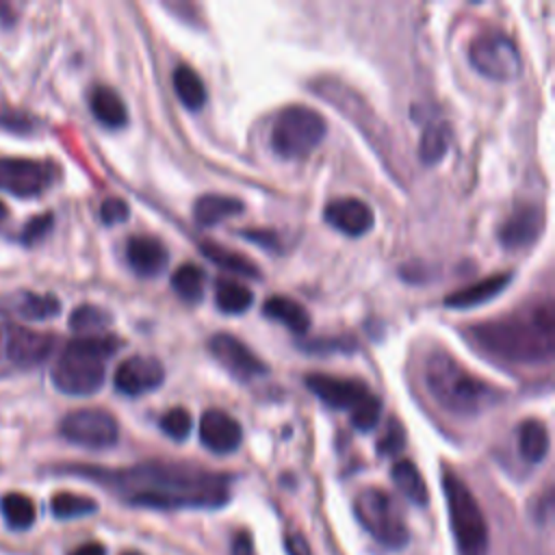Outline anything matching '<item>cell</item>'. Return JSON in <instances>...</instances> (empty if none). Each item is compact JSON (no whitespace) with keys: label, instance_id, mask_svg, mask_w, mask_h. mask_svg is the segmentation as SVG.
<instances>
[{"label":"cell","instance_id":"1","mask_svg":"<svg viewBox=\"0 0 555 555\" xmlns=\"http://www.w3.org/2000/svg\"><path fill=\"white\" fill-rule=\"evenodd\" d=\"M76 473L100 481L119 499L156 509L219 507L230 499V479L180 462H145L124 470L80 466Z\"/></svg>","mask_w":555,"mask_h":555},{"label":"cell","instance_id":"9","mask_svg":"<svg viewBox=\"0 0 555 555\" xmlns=\"http://www.w3.org/2000/svg\"><path fill=\"white\" fill-rule=\"evenodd\" d=\"M61 436L85 449H108L119 440L115 416L102 408H78L61 421Z\"/></svg>","mask_w":555,"mask_h":555},{"label":"cell","instance_id":"11","mask_svg":"<svg viewBox=\"0 0 555 555\" xmlns=\"http://www.w3.org/2000/svg\"><path fill=\"white\" fill-rule=\"evenodd\" d=\"M208 349L217 358V362L238 382H249L269 371L267 364L243 340H238L232 334H215L208 343Z\"/></svg>","mask_w":555,"mask_h":555},{"label":"cell","instance_id":"5","mask_svg":"<svg viewBox=\"0 0 555 555\" xmlns=\"http://www.w3.org/2000/svg\"><path fill=\"white\" fill-rule=\"evenodd\" d=\"M442 492L449 509V522L460 555L488 553V525L481 507L468 486L449 468L442 473Z\"/></svg>","mask_w":555,"mask_h":555},{"label":"cell","instance_id":"42","mask_svg":"<svg viewBox=\"0 0 555 555\" xmlns=\"http://www.w3.org/2000/svg\"><path fill=\"white\" fill-rule=\"evenodd\" d=\"M232 553L234 555H254V544H251V535L247 531L236 533L234 544H232Z\"/></svg>","mask_w":555,"mask_h":555},{"label":"cell","instance_id":"37","mask_svg":"<svg viewBox=\"0 0 555 555\" xmlns=\"http://www.w3.org/2000/svg\"><path fill=\"white\" fill-rule=\"evenodd\" d=\"M299 349L308 353H347L356 349V343L351 338H310L299 343Z\"/></svg>","mask_w":555,"mask_h":555},{"label":"cell","instance_id":"25","mask_svg":"<svg viewBox=\"0 0 555 555\" xmlns=\"http://www.w3.org/2000/svg\"><path fill=\"white\" fill-rule=\"evenodd\" d=\"M390 477L392 483L397 486V490L414 505H427L429 501V490L427 483L421 475V470L414 466V462L410 460H397L390 468Z\"/></svg>","mask_w":555,"mask_h":555},{"label":"cell","instance_id":"14","mask_svg":"<svg viewBox=\"0 0 555 555\" xmlns=\"http://www.w3.org/2000/svg\"><path fill=\"white\" fill-rule=\"evenodd\" d=\"M323 217L334 230L347 236H362L375 223V215L371 206L358 197H338L327 202Z\"/></svg>","mask_w":555,"mask_h":555},{"label":"cell","instance_id":"45","mask_svg":"<svg viewBox=\"0 0 555 555\" xmlns=\"http://www.w3.org/2000/svg\"><path fill=\"white\" fill-rule=\"evenodd\" d=\"M121 555H141V553H137V551H126V553H121Z\"/></svg>","mask_w":555,"mask_h":555},{"label":"cell","instance_id":"16","mask_svg":"<svg viewBox=\"0 0 555 555\" xmlns=\"http://www.w3.org/2000/svg\"><path fill=\"white\" fill-rule=\"evenodd\" d=\"M544 225V212L540 206L525 204L518 206L501 225L499 230V241L507 249H520L531 245Z\"/></svg>","mask_w":555,"mask_h":555},{"label":"cell","instance_id":"22","mask_svg":"<svg viewBox=\"0 0 555 555\" xmlns=\"http://www.w3.org/2000/svg\"><path fill=\"white\" fill-rule=\"evenodd\" d=\"M516 442L522 460H527L529 464H538L548 453V429L542 421L527 418L516 429Z\"/></svg>","mask_w":555,"mask_h":555},{"label":"cell","instance_id":"30","mask_svg":"<svg viewBox=\"0 0 555 555\" xmlns=\"http://www.w3.org/2000/svg\"><path fill=\"white\" fill-rule=\"evenodd\" d=\"M0 509H2V516H4V522L11 527V529H28L35 518H37V509H35V503L22 494V492H9L2 496L0 501Z\"/></svg>","mask_w":555,"mask_h":555},{"label":"cell","instance_id":"35","mask_svg":"<svg viewBox=\"0 0 555 555\" xmlns=\"http://www.w3.org/2000/svg\"><path fill=\"white\" fill-rule=\"evenodd\" d=\"M379 418H382V401L375 395L366 397L362 403H358L351 410V425L360 431H371L373 427H377Z\"/></svg>","mask_w":555,"mask_h":555},{"label":"cell","instance_id":"29","mask_svg":"<svg viewBox=\"0 0 555 555\" xmlns=\"http://www.w3.org/2000/svg\"><path fill=\"white\" fill-rule=\"evenodd\" d=\"M451 143V132L449 126L444 121H431L418 141V156L425 165H434L438 160H442V156L447 154Z\"/></svg>","mask_w":555,"mask_h":555},{"label":"cell","instance_id":"3","mask_svg":"<svg viewBox=\"0 0 555 555\" xmlns=\"http://www.w3.org/2000/svg\"><path fill=\"white\" fill-rule=\"evenodd\" d=\"M425 384L436 403L457 416L481 414L503 399L496 386L473 375L453 356L440 349L431 351L427 358Z\"/></svg>","mask_w":555,"mask_h":555},{"label":"cell","instance_id":"17","mask_svg":"<svg viewBox=\"0 0 555 555\" xmlns=\"http://www.w3.org/2000/svg\"><path fill=\"white\" fill-rule=\"evenodd\" d=\"M54 336L43 332H33L26 327H13L7 340V356L22 369L41 364L54 349Z\"/></svg>","mask_w":555,"mask_h":555},{"label":"cell","instance_id":"8","mask_svg":"<svg viewBox=\"0 0 555 555\" xmlns=\"http://www.w3.org/2000/svg\"><path fill=\"white\" fill-rule=\"evenodd\" d=\"M470 65L496 82L514 80L522 74V59L516 43L501 33H481L468 46Z\"/></svg>","mask_w":555,"mask_h":555},{"label":"cell","instance_id":"18","mask_svg":"<svg viewBox=\"0 0 555 555\" xmlns=\"http://www.w3.org/2000/svg\"><path fill=\"white\" fill-rule=\"evenodd\" d=\"M126 260L130 269L141 275V278H154L158 275L167 262H169V251L167 247L154 238V236H130L126 243Z\"/></svg>","mask_w":555,"mask_h":555},{"label":"cell","instance_id":"38","mask_svg":"<svg viewBox=\"0 0 555 555\" xmlns=\"http://www.w3.org/2000/svg\"><path fill=\"white\" fill-rule=\"evenodd\" d=\"M128 204L121 199V197H106L100 206V219L106 223V225H115V223H121L128 219Z\"/></svg>","mask_w":555,"mask_h":555},{"label":"cell","instance_id":"39","mask_svg":"<svg viewBox=\"0 0 555 555\" xmlns=\"http://www.w3.org/2000/svg\"><path fill=\"white\" fill-rule=\"evenodd\" d=\"M52 228V215L46 212V215H39L35 219H30L22 232V241L24 243H35L39 238H43V234Z\"/></svg>","mask_w":555,"mask_h":555},{"label":"cell","instance_id":"31","mask_svg":"<svg viewBox=\"0 0 555 555\" xmlns=\"http://www.w3.org/2000/svg\"><path fill=\"white\" fill-rule=\"evenodd\" d=\"M111 323H113V317L108 314V310L93 304H82L74 308L69 314V327L80 336L104 334V327H108Z\"/></svg>","mask_w":555,"mask_h":555},{"label":"cell","instance_id":"13","mask_svg":"<svg viewBox=\"0 0 555 555\" xmlns=\"http://www.w3.org/2000/svg\"><path fill=\"white\" fill-rule=\"evenodd\" d=\"M165 379L163 364L152 356H130L115 369V388L126 397L156 390Z\"/></svg>","mask_w":555,"mask_h":555},{"label":"cell","instance_id":"34","mask_svg":"<svg viewBox=\"0 0 555 555\" xmlns=\"http://www.w3.org/2000/svg\"><path fill=\"white\" fill-rule=\"evenodd\" d=\"M160 429L165 431V436H169L171 440H184L191 434V425L193 418L189 414V410L184 408H171L160 416Z\"/></svg>","mask_w":555,"mask_h":555},{"label":"cell","instance_id":"32","mask_svg":"<svg viewBox=\"0 0 555 555\" xmlns=\"http://www.w3.org/2000/svg\"><path fill=\"white\" fill-rule=\"evenodd\" d=\"M50 507L56 518L67 520V518H80V516L93 514L98 509V503L76 492H56L50 501Z\"/></svg>","mask_w":555,"mask_h":555},{"label":"cell","instance_id":"2","mask_svg":"<svg viewBox=\"0 0 555 555\" xmlns=\"http://www.w3.org/2000/svg\"><path fill=\"white\" fill-rule=\"evenodd\" d=\"M553 304L542 301L529 314H512L475 323L466 336L488 356L501 362L538 364L553 356L555 347Z\"/></svg>","mask_w":555,"mask_h":555},{"label":"cell","instance_id":"27","mask_svg":"<svg viewBox=\"0 0 555 555\" xmlns=\"http://www.w3.org/2000/svg\"><path fill=\"white\" fill-rule=\"evenodd\" d=\"M215 304L225 314H238L254 304V295L241 282L230 278H219L215 284Z\"/></svg>","mask_w":555,"mask_h":555},{"label":"cell","instance_id":"4","mask_svg":"<svg viewBox=\"0 0 555 555\" xmlns=\"http://www.w3.org/2000/svg\"><path fill=\"white\" fill-rule=\"evenodd\" d=\"M121 340L113 334L78 336L67 343L56 364L52 366L54 386L74 397L93 395L102 388L106 375V360L115 356Z\"/></svg>","mask_w":555,"mask_h":555},{"label":"cell","instance_id":"15","mask_svg":"<svg viewBox=\"0 0 555 555\" xmlns=\"http://www.w3.org/2000/svg\"><path fill=\"white\" fill-rule=\"evenodd\" d=\"M199 440L212 453H232L243 440V429L234 416L223 410H206L199 418Z\"/></svg>","mask_w":555,"mask_h":555},{"label":"cell","instance_id":"12","mask_svg":"<svg viewBox=\"0 0 555 555\" xmlns=\"http://www.w3.org/2000/svg\"><path fill=\"white\" fill-rule=\"evenodd\" d=\"M306 386L312 395H317L325 405L334 410H353L366 397H371V388L362 379L340 377L330 373H308Z\"/></svg>","mask_w":555,"mask_h":555},{"label":"cell","instance_id":"24","mask_svg":"<svg viewBox=\"0 0 555 555\" xmlns=\"http://www.w3.org/2000/svg\"><path fill=\"white\" fill-rule=\"evenodd\" d=\"M199 251L217 267L230 271V273H236L241 278H251V280H258L260 278V269L243 254L230 249V247H223L215 241H202L199 243Z\"/></svg>","mask_w":555,"mask_h":555},{"label":"cell","instance_id":"6","mask_svg":"<svg viewBox=\"0 0 555 555\" xmlns=\"http://www.w3.org/2000/svg\"><path fill=\"white\" fill-rule=\"evenodd\" d=\"M325 117L304 104H291L282 108L271 128V147L282 158L308 156L325 137Z\"/></svg>","mask_w":555,"mask_h":555},{"label":"cell","instance_id":"21","mask_svg":"<svg viewBox=\"0 0 555 555\" xmlns=\"http://www.w3.org/2000/svg\"><path fill=\"white\" fill-rule=\"evenodd\" d=\"M264 310V317L273 319V321H280L282 325H286L291 332H297V334H306L308 327H310V314L308 310L291 299V297H284V295H273L264 301L262 306Z\"/></svg>","mask_w":555,"mask_h":555},{"label":"cell","instance_id":"19","mask_svg":"<svg viewBox=\"0 0 555 555\" xmlns=\"http://www.w3.org/2000/svg\"><path fill=\"white\" fill-rule=\"evenodd\" d=\"M512 280V273H494L490 278H483L475 284H468L455 293H451L447 299H444V306L449 308H473V306H479V304H486L490 299H494Z\"/></svg>","mask_w":555,"mask_h":555},{"label":"cell","instance_id":"28","mask_svg":"<svg viewBox=\"0 0 555 555\" xmlns=\"http://www.w3.org/2000/svg\"><path fill=\"white\" fill-rule=\"evenodd\" d=\"M204 286H206V273L202 267L193 262L180 264L171 275V288L184 301H191V304L199 301L204 297Z\"/></svg>","mask_w":555,"mask_h":555},{"label":"cell","instance_id":"36","mask_svg":"<svg viewBox=\"0 0 555 555\" xmlns=\"http://www.w3.org/2000/svg\"><path fill=\"white\" fill-rule=\"evenodd\" d=\"M405 447V429L397 418H390L384 427L382 438L377 440L379 455H397Z\"/></svg>","mask_w":555,"mask_h":555},{"label":"cell","instance_id":"10","mask_svg":"<svg viewBox=\"0 0 555 555\" xmlns=\"http://www.w3.org/2000/svg\"><path fill=\"white\" fill-rule=\"evenodd\" d=\"M52 182V169L33 158H0V189L17 197H35Z\"/></svg>","mask_w":555,"mask_h":555},{"label":"cell","instance_id":"7","mask_svg":"<svg viewBox=\"0 0 555 555\" xmlns=\"http://www.w3.org/2000/svg\"><path fill=\"white\" fill-rule=\"evenodd\" d=\"M353 514L360 525L384 546L401 548L410 540V531L399 503L379 488H366L353 499Z\"/></svg>","mask_w":555,"mask_h":555},{"label":"cell","instance_id":"26","mask_svg":"<svg viewBox=\"0 0 555 555\" xmlns=\"http://www.w3.org/2000/svg\"><path fill=\"white\" fill-rule=\"evenodd\" d=\"M173 89H176V95L180 98V102L191 108V111H197L204 106L206 102V87H204V80L202 76L189 67V65H178L173 69Z\"/></svg>","mask_w":555,"mask_h":555},{"label":"cell","instance_id":"41","mask_svg":"<svg viewBox=\"0 0 555 555\" xmlns=\"http://www.w3.org/2000/svg\"><path fill=\"white\" fill-rule=\"evenodd\" d=\"M284 546H286L288 555H312V551L301 533H288L284 538Z\"/></svg>","mask_w":555,"mask_h":555},{"label":"cell","instance_id":"23","mask_svg":"<svg viewBox=\"0 0 555 555\" xmlns=\"http://www.w3.org/2000/svg\"><path fill=\"white\" fill-rule=\"evenodd\" d=\"M91 113L95 115V119L108 128H121L128 121V111L124 100L119 98L117 91H113L111 87H95L91 91Z\"/></svg>","mask_w":555,"mask_h":555},{"label":"cell","instance_id":"40","mask_svg":"<svg viewBox=\"0 0 555 555\" xmlns=\"http://www.w3.org/2000/svg\"><path fill=\"white\" fill-rule=\"evenodd\" d=\"M243 238L247 241H254L256 245H262L267 249H278L280 247V238L275 232H269V230H245L241 232Z\"/></svg>","mask_w":555,"mask_h":555},{"label":"cell","instance_id":"43","mask_svg":"<svg viewBox=\"0 0 555 555\" xmlns=\"http://www.w3.org/2000/svg\"><path fill=\"white\" fill-rule=\"evenodd\" d=\"M69 555H106V548L100 542H85V544L76 546Z\"/></svg>","mask_w":555,"mask_h":555},{"label":"cell","instance_id":"44","mask_svg":"<svg viewBox=\"0 0 555 555\" xmlns=\"http://www.w3.org/2000/svg\"><path fill=\"white\" fill-rule=\"evenodd\" d=\"M7 217V206L0 202V221Z\"/></svg>","mask_w":555,"mask_h":555},{"label":"cell","instance_id":"20","mask_svg":"<svg viewBox=\"0 0 555 555\" xmlns=\"http://www.w3.org/2000/svg\"><path fill=\"white\" fill-rule=\"evenodd\" d=\"M245 210V204L238 197L221 195V193H206L197 197L193 206L195 221L202 225H215L228 217H236Z\"/></svg>","mask_w":555,"mask_h":555},{"label":"cell","instance_id":"33","mask_svg":"<svg viewBox=\"0 0 555 555\" xmlns=\"http://www.w3.org/2000/svg\"><path fill=\"white\" fill-rule=\"evenodd\" d=\"M17 312L26 319L41 321L52 319L61 312V301L54 295H37V293H24L17 299Z\"/></svg>","mask_w":555,"mask_h":555}]
</instances>
